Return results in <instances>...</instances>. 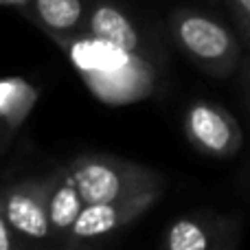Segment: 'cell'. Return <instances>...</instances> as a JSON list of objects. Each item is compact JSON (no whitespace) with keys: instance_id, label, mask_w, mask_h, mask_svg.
I'll return each mask as SVG.
<instances>
[{"instance_id":"5b68a950","label":"cell","mask_w":250,"mask_h":250,"mask_svg":"<svg viewBox=\"0 0 250 250\" xmlns=\"http://www.w3.org/2000/svg\"><path fill=\"white\" fill-rule=\"evenodd\" d=\"M185 132L200 151L211 156H233L244 143L237 119L215 101H195L185 117Z\"/></svg>"},{"instance_id":"277c9868","label":"cell","mask_w":250,"mask_h":250,"mask_svg":"<svg viewBox=\"0 0 250 250\" xmlns=\"http://www.w3.org/2000/svg\"><path fill=\"white\" fill-rule=\"evenodd\" d=\"M163 191H147L132 198H119V200H105V202H90L82 208L77 222L73 224L68 237L64 239L66 246H79L88 244L92 239L105 237L123 226L132 224L141 215H145L151 207L160 200Z\"/></svg>"},{"instance_id":"7c38bea8","label":"cell","mask_w":250,"mask_h":250,"mask_svg":"<svg viewBox=\"0 0 250 250\" xmlns=\"http://www.w3.org/2000/svg\"><path fill=\"white\" fill-rule=\"evenodd\" d=\"M226 7L233 11L237 24L242 26V31L250 35V0H224Z\"/></svg>"},{"instance_id":"7a4b0ae2","label":"cell","mask_w":250,"mask_h":250,"mask_svg":"<svg viewBox=\"0 0 250 250\" xmlns=\"http://www.w3.org/2000/svg\"><path fill=\"white\" fill-rule=\"evenodd\" d=\"M66 167L86 204L163 191L165 187L160 171L112 154H79Z\"/></svg>"},{"instance_id":"ba28073f","label":"cell","mask_w":250,"mask_h":250,"mask_svg":"<svg viewBox=\"0 0 250 250\" xmlns=\"http://www.w3.org/2000/svg\"><path fill=\"white\" fill-rule=\"evenodd\" d=\"M86 207L68 167H60L53 173V187L48 193V222H51V235L68 237L73 224L77 222L82 208Z\"/></svg>"},{"instance_id":"5bb4252c","label":"cell","mask_w":250,"mask_h":250,"mask_svg":"<svg viewBox=\"0 0 250 250\" xmlns=\"http://www.w3.org/2000/svg\"><path fill=\"white\" fill-rule=\"evenodd\" d=\"M33 0H0V7H26Z\"/></svg>"},{"instance_id":"9c48e42d","label":"cell","mask_w":250,"mask_h":250,"mask_svg":"<svg viewBox=\"0 0 250 250\" xmlns=\"http://www.w3.org/2000/svg\"><path fill=\"white\" fill-rule=\"evenodd\" d=\"M40 99V90L31 82L22 77H2L0 79V123L9 129L20 127L33 112Z\"/></svg>"},{"instance_id":"2e32d148","label":"cell","mask_w":250,"mask_h":250,"mask_svg":"<svg viewBox=\"0 0 250 250\" xmlns=\"http://www.w3.org/2000/svg\"><path fill=\"white\" fill-rule=\"evenodd\" d=\"M246 38H248V44H250V35H246Z\"/></svg>"},{"instance_id":"30bf717a","label":"cell","mask_w":250,"mask_h":250,"mask_svg":"<svg viewBox=\"0 0 250 250\" xmlns=\"http://www.w3.org/2000/svg\"><path fill=\"white\" fill-rule=\"evenodd\" d=\"M35 18L44 31L51 35H73L82 26L83 2L82 0H33Z\"/></svg>"},{"instance_id":"6da1fadb","label":"cell","mask_w":250,"mask_h":250,"mask_svg":"<svg viewBox=\"0 0 250 250\" xmlns=\"http://www.w3.org/2000/svg\"><path fill=\"white\" fill-rule=\"evenodd\" d=\"M68 53L86 86L105 104H132L151 92L156 70L141 53H129L95 35H53Z\"/></svg>"},{"instance_id":"9a60e30c","label":"cell","mask_w":250,"mask_h":250,"mask_svg":"<svg viewBox=\"0 0 250 250\" xmlns=\"http://www.w3.org/2000/svg\"><path fill=\"white\" fill-rule=\"evenodd\" d=\"M208 2H220V0H208Z\"/></svg>"},{"instance_id":"3957f363","label":"cell","mask_w":250,"mask_h":250,"mask_svg":"<svg viewBox=\"0 0 250 250\" xmlns=\"http://www.w3.org/2000/svg\"><path fill=\"white\" fill-rule=\"evenodd\" d=\"M171 35L182 53L213 77L230 75L239 62V44L235 35L204 13L189 9L176 11L171 18Z\"/></svg>"},{"instance_id":"8992f818","label":"cell","mask_w":250,"mask_h":250,"mask_svg":"<svg viewBox=\"0 0 250 250\" xmlns=\"http://www.w3.org/2000/svg\"><path fill=\"white\" fill-rule=\"evenodd\" d=\"M51 187L53 176L26 178L4 191V217L11 230L33 242L51 237V222H48Z\"/></svg>"},{"instance_id":"52a82bcc","label":"cell","mask_w":250,"mask_h":250,"mask_svg":"<svg viewBox=\"0 0 250 250\" xmlns=\"http://www.w3.org/2000/svg\"><path fill=\"white\" fill-rule=\"evenodd\" d=\"M86 33L104 40V42L117 44L129 53H141L143 40L129 16H125L119 7L110 2H101L88 13ZM143 55V53H141Z\"/></svg>"},{"instance_id":"8fae6325","label":"cell","mask_w":250,"mask_h":250,"mask_svg":"<svg viewBox=\"0 0 250 250\" xmlns=\"http://www.w3.org/2000/svg\"><path fill=\"white\" fill-rule=\"evenodd\" d=\"M160 244L169 250H207L213 246V237L200 220L182 217L165 230Z\"/></svg>"},{"instance_id":"4fadbf2b","label":"cell","mask_w":250,"mask_h":250,"mask_svg":"<svg viewBox=\"0 0 250 250\" xmlns=\"http://www.w3.org/2000/svg\"><path fill=\"white\" fill-rule=\"evenodd\" d=\"M13 246L16 242L11 237V226L4 217V193L0 191V250H11Z\"/></svg>"}]
</instances>
